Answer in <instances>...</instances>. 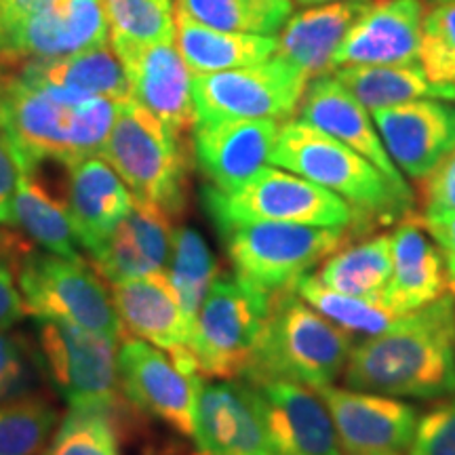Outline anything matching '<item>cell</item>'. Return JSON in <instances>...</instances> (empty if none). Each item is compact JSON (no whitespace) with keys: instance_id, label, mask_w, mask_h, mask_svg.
<instances>
[{"instance_id":"ba28073f","label":"cell","mask_w":455,"mask_h":455,"mask_svg":"<svg viewBox=\"0 0 455 455\" xmlns=\"http://www.w3.org/2000/svg\"><path fill=\"white\" fill-rule=\"evenodd\" d=\"M268 310L270 293L236 275H218L190 335V352L203 378H244Z\"/></svg>"},{"instance_id":"7402d4cb","label":"cell","mask_w":455,"mask_h":455,"mask_svg":"<svg viewBox=\"0 0 455 455\" xmlns=\"http://www.w3.org/2000/svg\"><path fill=\"white\" fill-rule=\"evenodd\" d=\"M276 121H196L192 148L198 169L218 190H232L270 163Z\"/></svg>"},{"instance_id":"d6a6232c","label":"cell","mask_w":455,"mask_h":455,"mask_svg":"<svg viewBox=\"0 0 455 455\" xmlns=\"http://www.w3.org/2000/svg\"><path fill=\"white\" fill-rule=\"evenodd\" d=\"M167 276L173 284L192 335L198 310H201L213 281L218 278V264H215L212 249L195 228L181 226L175 230Z\"/></svg>"},{"instance_id":"8992f818","label":"cell","mask_w":455,"mask_h":455,"mask_svg":"<svg viewBox=\"0 0 455 455\" xmlns=\"http://www.w3.org/2000/svg\"><path fill=\"white\" fill-rule=\"evenodd\" d=\"M235 275L266 293L291 289L350 241L348 228L249 221L220 232Z\"/></svg>"},{"instance_id":"9a60e30c","label":"cell","mask_w":455,"mask_h":455,"mask_svg":"<svg viewBox=\"0 0 455 455\" xmlns=\"http://www.w3.org/2000/svg\"><path fill=\"white\" fill-rule=\"evenodd\" d=\"M253 386L270 455H344L329 409L316 390L289 379Z\"/></svg>"},{"instance_id":"e575fe53","label":"cell","mask_w":455,"mask_h":455,"mask_svg":"<svg viewBox=\"0 0 455 455\" xmlns=\"http://www.w3.org/2000/svg\"><path fill=\"white\" fill-rule=\"evenodd\" d=\"M57 409L41 395L0 401V455L41 453L57 428Z\"/></svg>"},{"instance_id":"52a82bcc","label":"cell","mask_w":455,"mask_h":455,"mask_svg":"<svg viewBox=\"0 0 455 455\" xmlns=\"http://www.w3.org/2000/svg\"><path fill=\"white\" fill-rule=\"evenodd\" d=\"M203 207L218 230L249 221H291V224L348 228L355 235L356 215L346 201L291 171L259 169L232 190L203 188Z\"/></svg>"},{"instance_id":"f6af8a7d","label":"cell","mask_w":455,"mask_h":455,"mask_svg":"<svg viewBox=\"0 0 455 455\" xmlns=\"http://www.w3.org/2000/svg\"><path fill=\"white\" fill-rule=\"evenodd\" d=\"M51 0H0V38L20 24L32 11L41 9Z\"/></svg>"},{"instance_id":"f1b7e54d","label":"cell","mask_w":455,"mask_h":455,"mask_svg":"<svg viewBox=\"0 0 455 455\" xmlns=\"http://www.w3.org/2000/svg\"><path fill=\"white\" fill-rule=\"evenodd\" d=\"M34 81L57 84L83 95L108 98L114 101L131 100V87L123 61L108 44L53 60H32L21 72Z\"/></svg>"},{"instance_id":"60d3db41","label":"cell","mask_w":455,"mask_h":455,"mask_svg":"<svg viewBox=\"0 0 455 455\" xmlns=\"http://www.w3.org/2000/svg\"><path fill=\"white\" fill-rule=\"evenodd\" d=\"M24 251H17L13 241L0 235V329H11L26 315L24 298L13 276L15 266L20 264L13 258H21Z\"/></svg>"},{"instance_id":"ab89813d","label":"cell","mask_w":455,"mask_h":455,"mask_svg":"<svg viewBox=\"0 0 455 455\" xmlns=\"http://www.w3.org/2000/svg\"><path fill=\"white\" fill-rule=\"evenodd\" d=\"M30 350L17 335L0 329V401L28 395L34 379Z\"/></svg>"},{"instance_id":"d4e9b609","label":"cell","mask_w":455,"mask_h":455,"mask_svg":"<svg viewBox=\"0 0 455 455\" xmlns=\"http://www.w3.org/2000/svg\"><path fill=\"white\" fill-rule=\"evenodd\" d=\"M66 198L74 235L91 255L104 247L135 201L116 171L98 156L72 164Z\"/></svg>"},{"instance_id":"836d02e7","label":"cell","mask_w":455,"mask_h":455,"mask_svg":"<svg viewBox=\"0 0 455 455\" xmlns=\"http://www.w3.org/2000/svg\"><path fill=\"white\" fill-rule=\"evenodd\" d=\"M123 405L112 409H70L43 455H123Z\"/></svg>"},{"instance_id":"83f0119b","label":"cell","mask_w":455,"mask_h":455,"mask_svg":"<svg viewBox=\"0 0 455 455\" xmlns=\"http://www.w3.org/2000/svg\"><path fill=\"white\" fill-rule=\"evenodd\" d=\"M11 224L24 230L44 251L72 261H84L78 249L81 243L74 235L68 198L51 190V186L38 173V167L21 171Z\"/></svg>"},{"instance_id":"ffe728a7","label":"cell","mask_w":455,"mask_h":455,"mask_svg":"<svg viewBox=\"0 0 455 455\" xmlns=\"http://www.w3.org/2000/svg\"><path fill=\"white\" fill-rule=\"evenodd\" d=\"M192 439L198 455H270L253 386L244 379L203 382Z\"/></svg>"},{"instance_id":"b9f144b4","label":"cell","mask_w":455,"mask_h":455,"mask_svg":"<svg viewBox=\"0 0 455 455\" xmlns=\"http://www.w3.org/2000/svg\"><path fill=\"white\" fill-rule=\"evenodd\" d=\"M424 213L455 212V152L422 180Z\"/></svg>"},{"instance_id":"2e32d148","label":"cell","mask_w":455,"mask_h":455,"mask_svg":"<svg viewBox=\"0 0 455 455\" xmlns=\"http://www.w3.org/2000/svg\"><path fill=\"white\" fill-rule=\"evenodd\" d=\"M112 49L127 72L131 98L180 138L195 127L192 72L173 43H112Z\"/></svg>"},{"instance_id":"44dd1931","label":"cell","mask_w":455,"mask_h":455,"mask_svg":"<svg viewBox=\"0 0 455 455\" xmlns=\"http://www.w3.org/2000/svg\"><path fill=\"white\" fill-rule=\"evenodd\" d=\"M299 121L321 129L341 144L367 158L373 167L386 175V180L396 188L401 195L413 196L411 188L401 175V171L386 150L382 138L367 108L358 101L348 89L335 76L312 78L299 101Z\"/></svg>"},{"instance_id":"7a4b0ae2","label":"cell","mask_w":455,"mask_h":455,"mask_svg":"<svg viewBox=\"0 0 455 455\" xmlns=\"http://www.w3.org/2000/svg\"><path fill=\"white\" fill-rule=\"evenodd\" d=\"M121 104L15 74L0 81V131L24 171L47 161L72 167L101 155Z\"/></svg>"},{"instance_id":"7bdbcfd3","label":"cell","mask_w":455,"mask_h":455,"mask_svg":"<svg viewBox=\"0 0 455 455\" xmlns=\"http://www.w3.org/2000/svg\"><path fill=\"white\" fill-rule=\"evenodd\" d=\"M424 226L439 244L447 272V289L455 298V212L424 213Z\"/></svg>"},{"instance_id":"5b68a950","label":"cell","mask_w":455,"mask_h":455,"mask_svg":"<svg viewBox=\"0 0 455 455\" xmlns=\"http://www.w3.org/2000/svg\"><path fill=\"white\" fill-rule=\"evenodd\" d=\"M100 156L135 198L158 204L173 218L184 212L188 167L181 138L133 98L121 104Z\"/></svg>"},{"instance_id":"1f68e13d","label":"cell","mask_w":455,"mask_h":455,"mask_svg":"<svg viewBox=\"0 0 455 455\" xmlns=\"http://www.w3.org/2000/svg\"><path fill=\"white\" fill-rule=\"evenodd\" d=\"M293 291L308 301L318 315L325 316L352 338H358V335L371 338V335L384 333L398 318L396 312H392L382 299L339 293L310 272L295 281Z\"/></svg>"},{"instance_id":"4fadbf2b","label":"cell","mask_w":455,"mask_h":455,"mask_svg":"<svg viewBox=\"0 0 455 455\" xmlns=\"http://www.w3.org/2000/svg\"><path fill=\"white\" fill-rule=\"evenodd\" d=\"M331 415L344 455H405L413 441L418 409L378 392L316 390Z\"/></svg>"},{"instance_id":"484cf974","label":"cell","mask_w":455,"mask_h":455,"mask_svg":"<svg viewBox=\"0 0 455 455\" xmlns=\"http://www.w3.org/2000/svg\"><path fill=\"white\" fill-rule=\"evenodd\" d=\"M365 7L367 0H346L299 11L284 24L276 55L298 68L308 81L325 76L331 72L333 53Z\"/></svg>"},{"instance_id":"603a6c76","label":"cell","mask_w":455,"mask_h":455,"mask_svg":"<svg viewBox=\"0 0 455 455\" xmlns=\"http://www.w3.org/2000/svg\"><path fill=\"white\" fill-rule=\"evenodd\" d=\"M392 276L382 301L398 316L449 293L443 253L418 213L398 221L392 232Z\"/></svg>"},{"instance_id":"f35d334b","label":"cell","mask_w":455,"mask_h":455,"mask_svg":"<svg viewBox=\"0 0 455 455\" xmlns=\"http://www.w3.org/2000/svg\"><path fill=\"white\" fill-rule=\"evenodd\" d=\"M407 455H455V395L419 415Z\"/></svg>"},{"instance_id":"277c9868","label":"cell","mask_w":455,"mask_h":455,"mask_svg":"<svg viewBox=\"0 0 455 455\" xmlns=\"http://www.w3.org/2000/svg\"><path fill=\"white\" fill-rule=\"evenodd\" d=\"M352 335L318 315L291 289L270 293V310L244 382L289 379L321 390L344 373Z\"/></svg>"},{"instance_id":"d6986e66","label":"cell","mask_w":455,"mask_h":455,"mask_svg":"<svg viewBox=\"0 0 455 455\" xmlns=\"http://www.w3.org/2000/svg\"><path fill=\"white\" fill-rule=\"evenodd\" d=\"M110 295L127 338L148 341L186 371L201 373L190 352V329L167 272L112 283Z\"/></svg>"},{"instance_id":"e0dca14e","label":"cell","mask_w":455,"mask_h":455,"mask_svg":"<svg viewBox=\"0 0 455 455\" xmlns=\"http://www.w3.org/2000/svg\"><path fill=\"white\" fill-rule=\"evenodd\" d=\"M386 150L398 171L422 181L455 152V106L439 100H415L373 110Z\"/></svg>"},{"instance_id":"8d00e7d4","label":"cell","mask_w":455,"mask_h":455,"mask_svg":"<svg viewBox=\"0 0 455 455\" xmlns=\"http://www.w3.org/2000/svg\"><path fill=\"white\" fill-rule=\"evenodd\" d=\"M419 66L432 83L455 87V0H439L426 11Z\"/></svg>"},{"instance_id":"4dcf8cb0","label":"cell","mask_w":455,"mask_h":455,"mask_svg":"<svg viewBox=\"0 0 455 455\" xmlns=\"http://www.w3.org/2000/svg\"><path fill=\"white\" fill-rule=\"evenodd\" d=\"M316 276L339 293L382 299L392 276V236L382 232L346 243L323 261Z\"/></svg>"},{"instance_id":"d590c367","label":"cell","mask_w":455,"mask_h":455,"mask_svg":"<svg viewBox=\"0 0 455 455\" xmlns=\"http://www.w3.org/2000/svg\"><path fill=\"white\" fill-rule=\"evenodd\" d=\"M110 43L155 44L175 41L173 0H101Z\"/></svg>"},{"instance_id":"ee69618b","label":"cell","mask_w":455,"mask_h":455,"mask_svg":"<svg viewBox=\"0 0 455 455\" xmlns=\"http://www.w3.org/2000/svg\"><path fill=\"white\" fill-rule=\"evenodd\" d=\"M21 164L13 146L9 144L7 135L0 131V224H11L13 212V198L20 186Z\"/></svg>"},{"instance_id":"5bb4252c","label":"cell","mask_w":455,"mask_h":455,"mask_svg":"<svg viewBox=\"0 0 455 455\" xmlns=\"http://www.w3.org/2000/svg\"><path fill=\"white\" fill-rule=\"evenodd\" d=\"M108 41L110 24L101 0H51L0 38V60H53Z\"/></svg>"},{"instance_id":"ac0fdd59","label":"cell","mask_w":455,"mask_h":455,"mask_svg":"<svg viewBox=\"0 0 455 455\" xmlns=\"http://www.w3.org/2000/svg\"><path fill=\"white\" fill-rule=\"evenodd\" d=\"M424 0H371L333 53L344 66H419Z\"/></svg>"},{"instance_id":"7c38bea8","label":"cell","mask_w":455,"mask_h":455,"mask_svg":"<svg viewBox=\"0 0 455 455\" xmlns=\"http://www.w3.org/2000/svg\"><path fill=\"white\" fill-rule=\"evenodd\" d=\"M123 396L141 413L161 419L181 436H195L198 392L204 378L186 371L156 346L127 338L118 350Z\"/></svg>"},{"instance_id":"cb8c5ba5","label":"cell","mask_w":455,"mask_h":455,"mask_svg":"<svg viewBox=\"0 0 455 455\" xmlns=\"http://www.w3.org/2000/svg\"><path fill=\"white\" fill-rule=\"evenodd\" d=\"M171 220L173 215L163 207L135 198L127 218L104 247L91 255L95 268L110 283L167 272L175 236Z\"/></svg>"},{"instance_id":"f546056e","label":"cell","mask_w":455,"mask_h":455,"mask_svg":"<svg viewBox=\"0 0 455 455\" xmlns=\"http://www.w3.org/2000/svg\"><path fill=\"white\" fill-rule=\"evenodd\" d=\"M335 78L367 110H379L415 100H455V87L432 83L422 66H344Z\"/></svg>"},{"instance_id":"8fae6325","label":"cell","mask_w":455,"mask_h":455,"mask_svg":"<svg viewBox=\"0 0 455 455\" xmlns=\"http://www.w3.org/2000/svg\"><path fill=\"white\" fill-rule=\"evenodd\" d=\"M308 78L283 57L213 74H192L196 121H287L299 108Z\"/></svg>"},{"instance_id":"3957f363","label":"cell","mask_w":455,"mask_h":455,"mask_svg":"<svg viewBox=\"0 0 455 455\" xmlns=\"http://www.w3.org/2000/svg\"><path fill=\"white\" fill-rule=\"evenodd\" d=\"M270 163L348 203L356 215L355 235L415 213L413 196L401 195L367 158L304 121H287L278 129Z\"/></svg>"},{"instance_id":"6da1fadb","label":"cell","mask_w":455,"mask_h":455,"mask_svg":"<svg viewBox=\"0 0 455 455\" xmlns=\"http://www.w3.org/2000/svg\"><path fill=\"white\" fill-rule=\"evenodd\" d=\"M346 388L436 401L455 395V298L398 316L384 333L363 338L344 369Z\"/></svg>"},{"instance_id":"9c48e42d","label":"cell","mask_w":455,"mask_h":455,"mask_svg":"<svg viewBox=\"0 0 455 455\" xmlns=\"http://www.w3.org/2000/svg\"><path fill=\"white\" fill-rule=\"evenodd\" d=\"M17 284L34 318H55L116 341L127 339L110 291L84 261L26 249L17 264Z\"/></svg>"},{"instance_id":"bcb514c9","label":"cell","mask_w":455,"mask_h":455,"mask_svg":"<svg viewBox=\"0 0 455 455\" xmlns=\"http://www.w3.org/2000/svg\"><path fill=\"white\" fill-rule=\"evenodd\" d=\"M251 4L270 26L272 34L281 30L293 13V0H251Z\"/></svg>"},{"instance_id":"74e56055","label":"cell","mask_w":455,"mask_h":455,"mask_svg":"<svg viewBox=\"0 0 455 455\" xmlns=\"http://www.w3.org/2000/svg\"><path fill=\"white\" fill-rule=\"evenodd\" d=\"M178 9L198 24L224 32L275 36L251 0H178Z\"/></svg>"},{"instance_id":"4316f807","label":"cell","mask_w":455,"mask_h":455,"mask_svg":"<svg viewBox=\"0 0 455 455\" xmlns=\"http://www.w3.org/2000/svg\"><path fill=\"white\" fill-rule=\"evenodd\" d=\"M175 43L192 74H213L261 64L276 55L278 38L224 32L190 20L175 9Z\"/></svg>"},{"instance_id":"30bf717a","label":"cell","mask_w":455,"mask_h":455,"mask_svg":"<svg viewBox=\"0 0 455 455\" xmlns=\"http://www.w3.org/2000/svg\"><path fill=\"white\" fill-rule=\"evenodd\" d=\"M116 346L104 333L36 318V363L70 409L121 405Z\"/></svg>"},{"instance_id":"7dc6e473","label":"cell","mask_w":455,"mask_h":455,"mask_svg":"<svg viewBox=\"0 0 455 455\" xmlns=\"http://www.w3.org/2000/svg\"><path fill=\"white\" fill-rule=\"evenodd\" d=\"M299 4H312V7H315V4H327V3H346V0H298Z\"/></svg>"}]
</instances>
